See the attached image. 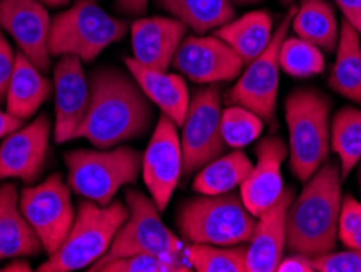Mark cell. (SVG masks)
Masks as SVG:
<instances>
[{
  "label": "cell",
  "instance_id": "obj_1",
  "mask_svg": "<svg viewBox=\"0 0 361 272\" xmlns=\"http://www.w3.org/2000/svg\"><path fill=\"white\" fill-rule=\"evenodd\" d=\"M88 83V113L73 138L111 148L145 134L153 119L152 105L129 71L101 67Z\"/></svg>",
  "mask_w": 361,
  "mask_h": 272
},
{
  "label": "cell",
  "instance_id": "obj_2",
  "mask_svg": "<svg viewBox=\"0 0 361 272\" xmlns=\"http://www.w3.org/2000/svg\"><path fill=\"white\" fill-rule=\"evenodd\" d=\"M341 165L326 162L306 181L286 214L285 249L310 258L336 249L342 209Z\"/></svg>",
  "mask_w": 361,
  "mask_h": 272
},
{
  "label": "cell",
  "instance_id": "obj_3",
  "mask_svg": "<svg viewBox=\"0 0 361 272\" xmlns=\"http://www.w3.org/2000/svg\"><path fill=\"white\" fill-rule=\"evenodd\" d=\"M127 217L129 209L119 201L108 206H99L90 199L80 202L67 238L38 271L72 272L92 268L109 252L116 233Z\"/></svg>",
  "mask_w": 361,
  "mask_h": 272
},
{
  "label": "cell",
  "instance_id": "obj_4",
  "mask_svg": "<svg viewBox=\"0 0 361 272\" xmlns=\"http://www.w3.org/2000/svg\"><path fill=\"white\" fill-rule=\"evenodd\" d=\"M332 101L314 88H300L285 101L290 131V167L300 181H306L327 162L331 147Z\"/></svg>",
  "mask_w": 361,
  "mask_h": 272
},
{
  "label": "cell",
  "instance_id": "obj_5",
  "mask_svg": "<svg viewBox=\"0 0 361 272\" xmlns=\"http://www.w3.org/2000/svg\"><path fill=\"white\" fill-rule=\"evenodd\" d=\"M257 217L246 209L241 196L225 193L188 199L179 207L176 223L189 243L235 247L252 237Z\"/></svg>",
  "mask_w": 361,
  "mask_h": 272
},
{
  "label": "cell",
  "instance_id": "obj_6",
  "mask_svg": "<svg viewBox=\"0 0 361 272\" xmlns=\"http://www.w3.org/2000/svg\"><path fill=\"white\" fill-rule=\"evenodd\" d=\"M127 31L129 25L101 8L97 0H75L71 8L51 20V57L73 56L92 62Z\"/></svg>",
  "mask_w": 361,
  "mask_h": 272
},
{
  "label": "cell",
  "instance_id": "obj_7",
  "mask_svg": "<svg viewBox=\"0 0 361 272\" xmlns=\"http://www.w3.org/2000/svg\"><path fill=\"white\" fill-rule=\"evenodd\" d=\"M68 186L73 193L108 206L124 186L134 184L142 172L143 155L132 147L78 148L66 153Z\"/></svg>",
  "mask_w": 361,
  "mask_h": 272
},
{
  "label": "cell",
  "instance_id": "obj_8",
  "mask_svg": "<svg viewBox=\"0 0 361 272\" xmlns=\"http://www.w3.org/2000/svg\"><path fill=\"white\" fill-rule=\"evenodd\" d=\"M126 206L129 209V217L116 233L109 252L97 264L108 263L116 258L148 253L190 268L185 258V247L176 235L164 225L160 215L161 212L152 197L137 189L127 188Z\"/></svg>",
  "mask_w": 361,
  "mask_h": 272
},
{
  "label": "cell",
  "instance_id": "obj_9",
  "mask_svg": "<svg viewBox=\"0 0 361 272\" xmlns=\"http://www.w3.org/2000/svg\"><path fill=\"white\" fill-rule=\"evenodd\" d=\"M296 7L288 12L280 21L279 28L274 31L272 41L261 56L247 62L246 71L241 72L235 87L226 92L225 101L228 106H243L256 113L264 122L272 127L277 126V97H279V72H280V47L285 41Z\"/></svg>",
  "mask_w": 361,
  "mask_h": 272
},
{
  "label": "cell",
  "instance_id": "obj_10",
  "mask_svg": "<svg viewBox=\"0 0 361 272\" xmlns=\"http://www.w3.org/2000/svg\"><path fill=\"white\" fill-rule=\"evenodd\" d=\"M221 88L216 83L195 92L180 127L183 175L190 176L225 152L221 136Z\"/></svg>",
  "mask_w": 361,
  "mask_h": 272
},
{
  "label": "cell",
  "instance_id": "obj_11",
  "mask_svg": "<svg viewBox=\"0 0 361 272\" xmlns=\"http://www.w3.org/2000/svg\"><path fill=\"white\" fill-rule=\"evenodd\" d=\"M71 191V186L63 183L59 173L20 191V209L47 254L61 247L75 222L77 212L73 209Z\"/></svg>",
  "mask_w": 361,
  "mask_h": 272
},
{
  "label": "cell",
  "instance_id": "obj_12",
  "mask_svg": "<svg viewBox=\"0 0 361 272\" xmlns=\"http://www.w3.org/2000/svg\"><path fill=\"white\" fill-rule=\"evenodd\" d=\"M244 62L240 54L219 36H185L173 66L194 83L230 82L241 76Z\"/></svg>",
  "mask_w": 361,
  "mask_h": 272
},
{
  "label": "cell",
  "instance_id": "obj_13",
  "mask_svg": "<svg viewBox=\"0 0 361 272\" xmlns=\"http://www.w3.org/2000/svg\"><path fill=\"white\" fill-rule=\"evenodd\" d=\"M176 124L161 114L142 160V173L160 212L166 209L183 175V150Z\"/></svg>",
  "mask_w": 361,
  "mask_h": 272
},
{
  "label": "cell",
  "instance_id": "obj_14",
  "mask_svg": "<svg viewBox=\"0 0 361 272\" xmlns=\"http://www.w3.org/2000/svg\"><path fill=\"white\" fill-rule=\"evenodd\" d=\"M51 141V122L46 114L10 132L0 143V181L21 179L33 184L44 170Z\"/></svg>",
  "mask_w": 361,
  "mask_h": 272
},
{
  "label": "cell",
  "instance_id": "obj_15",
  "mask_svg": "<svg viewBox=\"0 0 361 272\" xmlns=\"http://www.w3.org/2000/svg\"><path fill=\"white\" fill-rule=\"evenodd\" d=\"M51 17L39 0H0V30L12 36L21 54L49 72Z\"/></svg>",
  "mask_w": 361,
  "mask_h": 272
},
{
  "label": "cell",
  "instance_id": "obj_16",
  "mask_svg": "<svg viewBox=\"0 0 361 272\" xmlns=\"http://www.w3.org/2000/svg\"><path fill=\"white\" fill-rule=\"evenodd\" d=\"M56 121L54 141H72L83 124L90 106V83L82 61L73 56H62L54 67Z\"/></svg>",
  "mask_w": 361,
  "mask_h": 272
},
{
  "label": "cell",
  "instance_id": "obj_17",
  "mask_svg": "<svg viewBox=\"0 0 361 272\" xmlns=\"http://www.w3.org/2000/svg\"><path fill=\"white\" fill-rule=\"evenodd\" d=\"M257 163L243 181L241 199L252 215L259 217L269 209L283 191L281 163L288 155V148L280 137H265L254 148Z\"/></svg>",
  "mask_w": 361,
  "mask_h": 272
},
{
  "label": "cell",
  "instance_id": "obj_18",
  "mask_svg": "<svg viewBox=\"0 0 361 272\" xmlns=\"http://www.w3.org/2000/svg\"><path fill=\"white\" fill-rule=\"evenodd\" d=\"M295 199L293 188H283L279 199L257 217L246 244L247 272H275L283 258L286 214Z\"/></svg>",
  "mask_w": 361,
  "mask_h": 272
},
{
  "label": "cell",
  "instance_id": "obj_19",
  "mask_svg": "<svg viewBox=\"0 0 361 272\" xmlns=\"http://www.w3.org/2000/svg\"><path fill=\"white\" fill-rule=\"evenodd\" d=\"M188 26L173 17L139 18L130 25L134 59L142 66L168 72L173 66L180 42L188 35Z\"/></svg>",
  "mask_w": 361,
  "mask_h": 272
},
{
  "label": "cell",
  "instance_id": "obj_20",
  "mask_svg": "<svg viewBox=\"0 0 361 272\" xmlns=\"http://www.w3.org/2000/svg\"><path fill=\"white\" fill-rule=\"evenodd\" d=\"M44 252L38 235L20 209V193L15 183L0 184V261L26 258Z\"/></svg>",
  "mask_w": 361,
  "mask_h": 272
},
{
  "label": "cell",
  "instance_id": "obj_21",
  "mask_svg": "<svg viewBox=\"0 0 361 272\" xmlns=\"http://www.w3.org/2000/svg\"><path fill=\"white\" fill-rule=\"evenodd\" d=\"M124 64L127 71L140 85L147 98L155 103L161 110V113L168 116L174 124H183L190 101L188 85H185L183 76L145 67L137 62L134 57H126Z\"/></svg>",
  "mask_w": 361,
  "mask_h": 272
},
{
  "label": "cell",
  "instance_id": "obj_22",
  "mask_svg": "<svg viewBox=\"0 0 361 272\" xmlns=\"http://www.w3.org/2000/svg\"><path fill=\"white\" fill-rule=\"evenodd\" d=\"M54 83L44 77L28 57L17 52V61L10 80L5 111L21 122L33 117L51 97Z\"/></svg>",
  "mask_w": 361,
  "mask_h": 272
},
{
  "label": "cell",
  "instance_id": "obj_23",
  "mask_svg": "<svg viewBox=\"0 0 361 272\" xmlns=\"http://www.w3.org/2000/svg\"><path fill=\"white\" fill-rule=\"evenodd\" d=\"M215 35L230 45L247 64L261 56L272 41L274 18L265 10H254L228 21L215 30Z\"/></svg>",
  "mask_w": 361,
  "mask_h": 272
},
{
  "label": "cell",
  "instance_id": "obj_24",
  "mask_svg": "<svg viewBox=\"0 0 361 272\" xmlns=\"http://www.w3.org/2000/svg\"><path fill=\"white\" fill-rule=\"evenodd\" d=\"M361 36L357 30L342 21L337 45V57L334 62L329 85L343 98L361 105Z\"/></svg>",
  "mask_w": 361,
  "mask_h": 272
},
{
  "label": "cell",
  "instance_id": "obj_25",
  "mask_svg": "<svg viewBox=\"0 0 361 272\" xmlns=\"http://www.w3.org/2000/svg\"><path fill=\"white\" fill-rule=\"evenodd\" d=\"M291 30L326 52H334L338 45L337 17L327 0H301L291 20Z\"/></svg>",
  "mask_w": 361,
  "mask_h": 272
},
{
  "label": "cell",
  "instance_id": "obj_26",
  "mask_svg": "<svg viewBox=\"0 0 361 272\" xmlns=\"http://www.w3.org/2000/svg\"><path fill=\"white\" fill-rule=\"evenodd\" d=\"M155 4L197 35L219 30L236 18L231 0H155Z\"/></svg>",
  "mask_w": 361,
  "mask_h": 272
},
{
  "label": "cell",
  "instance_id": "obj_27",
  "mask_svg": "<svg viewBox=\"0 0 361 272\" xmlns=\"http://www.w3.org/2000/svg\"><path fill=\"white\" fill-rule=\"evenodd\" d=\"M252 167L254 165L246 153L236 148L235 152L223 157L220 155L200 168L192 183V189L205 196L231 193L233 189L243 184Z\"/></svg>",
  "mask_w": 361,
  "mask_h": 272
},
{
  "label": "cell",
  "instance_id": "obj_28",
  "mask_svg": "<svg viewBox=\"0 0 361 272\" xmlns=\"http://www.w3.org/2000/svg\"><path fill=\"white\" fill-rule=\"evenodd\" d=\"M331 143L338 155L341 175L345 179L361 160V110L345 106L334 114Z\"/></svg>",
  "mask_w": 361,
  "mask_h": 272
},
{
  "label": "cell",
  "instance_id": "obj_29",
  "mask_svg": "<svg viewBox=\"0 0 361 272\" xmlns=\"http://www.w3.org/2000/svg\"><path fill=\"white\" fill-rule=\"evenodd\" d=\"M246 244L215 247L205 243H189L185 258L197 272H247Z\"/></svg>",
  "mask_w": 361,
  "mask_h": 272
},
{
  "label": "cell",
  "instance_id": "obj_30",
  "mask_svg": "<svg viewBox=\"0 0 361 272\" xmlns=\"http://www.w3.org/2000/svg\"><path fill=\"white\" fill-rule=\"evenodd\" d=\"M279 59L280 69L296 78L317 76L326 67V61L319 47L298 36H293V38L286 36L281 42Z\"/></svg>",
  "mask_w": 361,
  "mask_h": 272
},
{
  "label": "cell",
  "instance_id": "obj_31",
  "mask_svg": "<svg viewBox=\"0 0 361 272\" xmlns=\"http://www.w3.org/2000/svg\"><path fill=\"white\" fill-rule=\"evenodd\" d=\"M264 121L243 106H228L221 111V136L228 147L243 148L262 134Z\"/></svg>",
  "mask_w": 361,
  "mask_h": 272
},
{
  "label": "cell",
  "instance_id": "obj_32",
  "mask_svg": "<svg viewBox=\"0 0 361 272\" xmlns=\"http://www.w3.org/2000/svg\"><path fill=\"white\" fill-rule=\"evenodd\" d=\"M92 272H189L192 271L189 266L176 264L166 261L160 256L139 253L126 256V258H116L108 263L97 264L90 268Z\"/></svg>",
  "mask_w": 361,
  "mask_h": 272
},
{
  "label": "cell",
  "instance_id": "obj_33",
  "mask_svg": "<svg viewBox=\"0 0 361 272\" xmlns=\"http://www.w3.org/2000/svg\"><path fill=\"white\" fill-rule=\"evenodd\" d=\"M338 238L348 249H361V204L350 194L342 201Z\"/></svg>",
  "mask_w": 361,
  "mask_h": 272
},
{
  "label": "cell",
  "instance_id": "obj_34",
  "mask_svg": "<svg viewBox=\"0 0 361 272\" xmlns=\"http://www.w3.org/2000/svg\"><path fill=\"white\" fill-rule=\"evenodd\" d=\"M314 269L319 272H361V249H347L342 253H327L312 258Z\"/></svg>",
  "mask_w": 361,
  "mask_h": 272
},
{
  "label": "cell",
  "instance_id": "obj_35",
  "mask_svg": "<svg viewBox=\"0 0 361 272\" xmlns=\"http://www.w3.org/2000/svg\"><path fill=\"white\" fill-rule=\"evenodd\" d=\"M15 61H17V52L10 46V42L0 31V106L5 105L7 100V92L12 73L15 69Z\"/></svg>",
  "mask_w": 361,
  "mask_h": 272
},
{
  "label": "cell",
  "instance_id": "obj_36",
  "mask_svg": "<svg viewBox=\"0 0 361 272\" xmlns=\"http://www.w3.org/2000/svg\"><path fill=\"white\" fill-rule=\"evenodd\" d=\"M279 272H314V263L312 258L306 254L291 253L288 258H281L277 266Z\"/></svg>",
  "mask_w": 361,
  "mask_h": 272
},
{
  "label": "cell",
  "instance_id": "obj_37",
  "mask_svg": "<svg viewBox=\"0 0 361 272\" xmlns=\"http://www.w3.org/2000/svg\"><path fill=\"white\" fill-rule=\"evenodd\" d=\"M334 2L343 13V20H347L361 36V0H334Z\"/></svg>",
  "mask_w": 361,
  "mask_h": 272
},
{
  "label": "cell",
  "instance_id": "obj_38",
  "mask_svg": "<svg viewBox=\"0 0 361 272\" xmlns=\"http://www.w3.org/2000/svg\"><path fill=\"white\" fill-rule=\"evenodd\" d=\"M148 2L150 0H116L114 8L116 12L127 15V17H139L147 12Z\"/></svg>",
  "mask_w": 361,
  "mask_h": 272
},
{
  "label": "cell",
  "instance_id": "obj_39",
  "mask_svg": "<svg viewBox=\"0 0 361 272\" xmlns=\"http://www.w3.org/2000/svg\"><path fill=\"white\" fill-rule=\"evenodd\" d=\"M20 126H23V122L17 119V117H13L12 114H8L7 111L0 110V138L8 136L10 132L18 129Z\"/></svg>",
  "mask_w": 361,
  "mask_h": 272
},
{
  "label": "cell",
  "instance_id": "obj_40",
  "mask_svg": "<svg viewBox=\"0 0 361 272\" xmlns=\"http://www.w3.org/2000/svg\"><path fill=\"white\" fill-rule=\"evenodd\" d=\"M4 271H7V272H30L31 266H30L28 261H25L23 258H13L12 263L5 266Z\"/></svg>",
  "mask_w": 361,
  "mask_h": 272
},
{
  "label": "cell",
  "instance_id": "obj_41",
  "mask_svg": "<svg viewBox=\"0 0 361 272\" xmlns=\"http://www.w3.org/2000/svg\"><path fill=\"white\" fill-rule=\"evenodd\" d=\"M41 4H44L46 7H63L68 4V0H39Z\"/></svg>",
  "mask_w": 361,
  "mask_h": 272
},
{
  "label": "cell",
  "instance_id": "obj_42",
  "mask_svg": "<svg viewBox=\"0 0 361 272\" xmlns=\"http://www.w3.org/2000/svg\"><path fill=\"white\" fill-rule=\"evenodd\" d=\"M231 2L240 4V5H247V4H257V2H261V0H231Z\"/></svg>",
  "mask_w": 361,
  "mask_h": 272
},
{
  "label": "cell",
  "instance_id": "obj_43",
  "mask_svg": "<svg viewBox=\"0 0 361 272\" xmlns=\"http://www.w3.org/2000/svg\"><path fill=\"white\" fill-rule=\"evenodd\" d=\"M281 4H291V2H295V0H280Z\"/></svg>",
  "mask_w": 361,
  "mask_h": 272
},
{
  "label": "cell",
  "instance_id": "obj_44",
  "mask_svg": "<svg viewBox=\"0 0 361 272\" xmlns=\"http://www.w3.org/2000/svg\"><path fill=\"white\" fill-rule=\"evenodd\" d=\"M358 178H360V186H361V165H360V172H358Z\"/></svg>",
  "mask_w": 361,
  "mask_h": 272
}]
</instances>
